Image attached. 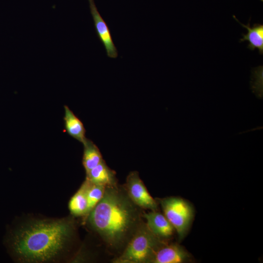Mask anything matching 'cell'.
I'll return each instance as SVG.
<instances>
[{
  "label": "cell",
  "instance_id": "9c48e42d",
  "mask_svg": "<svg viewBox=\"0 0 263 263\" xmlns=\"http://www.w3.org/2000/svg\"><path fill=\"white\" fill-rule=\"evenodd\" d=\"M86 178L93 183L106 187L116 185L115 172L107 166L104 160L86 173Z\"/></svg>",
  "mask_w": 263,
  "mask_h": 263
},
{
  "label": "cell",
  "instance_id": "5b68a950",
  "mask_svg": "<svg viewBox=\"0 0 263 263\" xmlns=\"http://www.w3.org/2000/svg\"><path fill=\"white\" fill-rule=\"evenodd\" d=\"M126 186L127 194L132 201L139 207L157 210V202L148 191L138 172H131L127 176Z\"/></svg>",
  "mask_w": 263,
  "mask_h": 263
},
{
  "label": "cell",
  "instance_id": "4fadbf2b",
  "mask_svg": "<svg viewBox=\"0 0 263 263\" xmlns=\"http://www.w3.org/2000/svg\"><path fill=\"white\" fill-rule=\"evenodd\" d=\"M82 144L84 147L82 163L87 173L103 159L99 149L92 141L86 138Z\"/></svg>",
  "mask_w": 263,
  "mask_h": 263
},
{
  "label": "cell",
  "instance_id": "30bf717a",
  "mask_svg": "<svg viewBox=\"0 0 263 263\" xmlns=\"http://www.w3.org/2000/svg\"><path fill=\"white\" fill-rule=\"evenodd\" d=\"M234 19L243 27L247 30L246 34H242L243 38L240 39V42L247 41L249 43L247 48L251 50L258 49L260 54H263V25L262 24L255 23L251 27L250 20L247 24L241 23L235 16Z\"/></svg>",
  "mask_w": 263,
  "mask_h": 263
},
{
  "label": "cell",
  "instance_id": "5bb4252c",
  "mask_svg": "<svg viewBox=\"0 0 263 263\" xmlns=\"http://www.w3.org/2000/svg\"><path fill=\"white\" fill-rule=\"evenodd\" d=\"M87 188V199L88 214L102 198L106 186L91 182L88 179Z\"/></svg>",
  "mask_w": 263,
  "mask_h": 263
},
{
  "label": "cell",
  "instance_id": "6da1fadb",
  "mask_svg": "<svg viewBox=\"0 0 263 263\" xmlns=\"http://www.w3.org/2000/svg\"><path fill=\"white\" fill-rule=\"evenodd\" d=\"M71 218L33 220L9 229L4 244L18 261L41 263L53 261L63 253L74 234Z\"/></svg>",
  "mask_w": 263,
  "mask_h": 263
},
{
  "label": "cell",
  "instance_id": "3957f363",
  "mask_svg": "<svg viewBox=\"0 0 263 263\" xmlns=\"http://www.w3.org/2000/svg\"><path fill=\"white\" fill-rule=\"evenodd\" d=\"M165 242L155 235L146 224L137 227L123 252L115 263H151L158 248Z\"/></svg>",
  "mask_w": 263,
  "mask_h": 263
},
{
  "label": "cell",
  "instance_id": "52a82bcc",
  "mask_svg": "<svg viewBox=\"0 0 263 263\" xmlns=\"http://www.w3.org/2000/svg\"><path fill=\"white\" fill-rule=\"evenodd\" d=\"M190 258V254L183 246L165 242L158 248L151 263H182L189 261Z\"/></svg>",
  "mask_w": 263,
  "mask_h": 263
},
{
  "label": "cell",
  "instance_id": "7c38bea8",
  "mask_svg": "<svg viewBox=\"0 0 263 263\" xmlns=\"http://www.w3.org/2000/svg\"><path fill=\"white\" fill-rule=\"evenodd\" d=\"M88 181H85L73 196L69 202V209L75 216H81L88 214L87 199V188Z\"/></svg>",
  "mask_w": 263,
  "mask_h": 263
},
{
  "label": "cell",
  "instance_id": "8992f818",
  "mask_svg": "<svg viewBox=\"0 0 263 263\" xmlns=\"http://www.w3.org/2000/svg\"><path fill=\"white\" fill-rule=\"evenodd\" d=\"M88 1L97 36L103 44L107 56L110 58H115L118 56V53L109 28L99 13L94 0Z\"/></svg>",
  "mask_w": 263,
  "mask_h": 263
},
{
  "label": "cell",
  "instance_id": "8fae6325",
  "mask_svg": "<svg viewBox=\"0 0 263 263\" xmlns=\"http://www.w3.org/2000/svg\"><path fill=\"white\" fill-rule=\"evenodd\" d=\"M64 107V126L68 134L81 142L86 138L85 129L81 121L74 114L66 105Z\"/></svg>",
  "mask_w": 263,
  "mask_h": 263
},
{
  "label": "cell",
  "instance_id": "7a4b0ae2",
  "mask_svg": "<svg viewBox=\"0 0 263 263\" xmlns=\"http://www.w3.org/2000/svg\"><path fill=\"white\" fill-rule=\"evenodd\" d=\"M135 206L116 185L106 187L102 198L88 214V223L109 245L118 246L137 228Z\"/></svg>",
  "mask_w": 263,
  "mask_h": 263
},
{
  "label": "cell",
  "instance_id": "ba28073f",
  "mask_svg": "<svg viewBox=\"0 0 263 263\" xmlns=\"http://www.w3.org/2000/svg\"><path fill=\"white\" fill-rule=\"evenodd\" d=\"M143 216L149 229L158 237L165 240L173 235L175 229L164 214L157 210H151Z\"/></svg>",
  "mask_w": 263,
  "mask_h": 263
},
{
  "label": "cell",
  "instance_id": "277c9868",
  "mask_svg": "<svg viewBox=\"0 0 263 263\" xmlns=\"http://www.w3.org/2000/svg\"><path fill=\"white\" fill-rule=\"evenodd\" d=\"M164 215L182 240L188 233L195 215L192 205L179 197H169L159 200Z\"/></svg>",
  "mask_w": 263,
  "mask_h": 263
}]
</instances>
